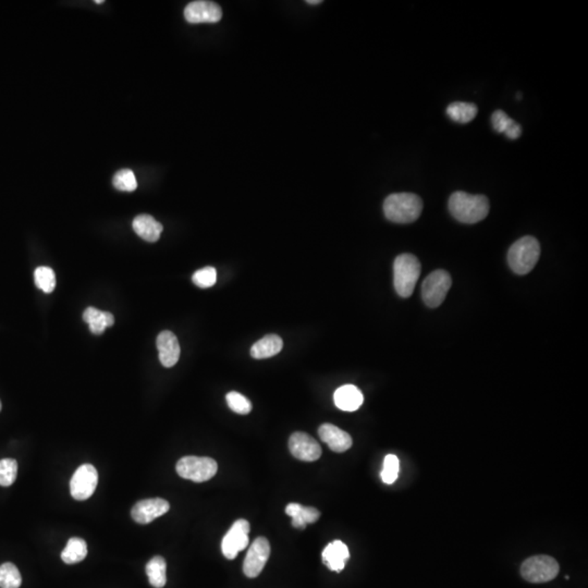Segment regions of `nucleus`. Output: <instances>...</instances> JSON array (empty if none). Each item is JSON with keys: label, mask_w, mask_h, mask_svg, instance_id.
<instances>
[{"label": "nucleus", "mask_w": 588, "mask_h": 588, "mask_svg": "<svg viewBox=\"0 0 588 588\" xmlns=\"http://www.w3.org/2000/svg\"><path fill=\"white\" fill-rule=\"evenodd\" d=\"M449 211L457 220L463 224H476L488 216L489 201L484 195H472L457 191L450 196Z\"/></svg>", "instance_id": "1"}, {"label": "nucleus", "mask_w": 588, "mask_h": 588, "mask_svg": "<svg viewBox=\"0 0 588 588\" xmlns=\"http://www.w3.org/2000/svg\"><path fill=\"white\" fill-rule=\"evenodd\" d=\"M423 201L413 193H395L388 196L384 202L386 218L395 224H411L420 218Z\"/></svg>", "instance_id": "2"}, {"label": "nucleus", "mask_w": 588, "mask_h": 588, "mask_svg": "<svg viewBox=\"0 0 588 588\" xmlns=\"http://www.w3.org/2000/svg\"><path fill=\"white\" fill-rule=\"evenodd\" d=\"M541 256V245L534 236H523L511 245L508 263L513 272L526 275L533 270Z\"/></svg>", "instance_id": "3"}, {"label": "nucleus", "mask_w": 588, "mask_h": 588, "mask_svg": "<svg viewBox=\"0 0 588 588\" xmlns=\"http://www.w3.org/2000/svg\"><path fill=\"white\" fill-rule=\"evenodd\" d=\"M420 276V263L412 254H401L393 263V284L400 297H411Z\"/></svg>", "instance_id": "4"}, {"label": "nucleus", "mask_w": 588, "mask_h": 588, "mask_svg": "<svg viewBox=\"0 0 588 588\" xmlns=\"http://www.w3.org/2000/svg\"><path fill=\"white\" fill-rule=\"evenodd\" d=\"M177 473L184 480L203 483L216 475L218 464L211 457H184L177 463Z\"/></svg>", "instance_id": "5"}, {"label": "nucleus", "mask_w": 588, "mask_h": 588, "mask_svg": "<svg viewBox=\"0 0 588 588\" xmlns=\"http://www.w3.org/2000/svg\"><path fill=\"white\" fill-rule=\"evenodd\" d=\"M558 562L550 555H534L523 562L521 575L530 583H547L558 575Z\"/></svg>", "instance_id": "6"}, {"label": "nucleus", "mask_w": 588, "mask_h": 588, "mask_svg": "<svg viewBox=\"0 0 588 588\" xmlns=\"http://www.w3.org/2000/svg\"><path fill=\"white\" fill-rule=\"evenodd\" d=\"M450 275L443 269H438L425 278L422 286V297L425 304L435 309L445 301L451 288Z\"/></svg>", "instance_id": "7"}, {"label": "nucleus", "mask_w": 588, "mask_h": 588, "mask_svg": "<svg viewBox=\"0 0 588 588\" xmlns=\"http://www.w3.org/2000/svg\"><path fill=\"white\" fill-rule=\"evenodd\" d=\"M98 484V473L92 464L81 465L73 474L70 482V491L76 500H86L95 493Z\"/></svg>", "instance_id": "8"}, {"label": "nucleus", "mask_w": 588, "mask_h": 588, "mask_svg": "<svg viewBox=\"0 0 588 588\" xmlns=\"http://www.w3.org/2000/svg\"><path fill=\"white\" fill-rule=\"evenodd\" d=\"M250 524L247 520L240 518L232 524L222 543V551L229 560H234L240 551L249 546Z\"/></svg>", "instance_id": "9"}, {"label": "nucleus", "mask_w": 588, "mask_h": 588, "mask_svg": "<svg viewBox=\"0 0 588 588\" xmlns=\"http://www.w3.org/2000/svg\"><path fill=\"white\" fill-rule=\"evenodd\" d=\"M270 555V545L265 537H257L247 551L243 563V572L247 578H254L261 573Z\"/></svg>", "instance_id": "10"}, {"label": "nucleus", "mask_w": 588, "mask_h": 588, "mask_svg": "<svg viewBox=\"0 0 588 588\" xmlns=\"http://www.w3.org/2000/svg\"><path fill=\"white\" fill-rule=\"evenodd\" d=\"M289 449L291 455L305 462H314L322 457V448L314 438L307 432H297L292 434L289 439Z\"/></svg>", "instance_id": "11"}, {"label": "nucleus", "mask_w": 588, "mask_h": 588, "mask_svg": "<svg viewBox=\"0 0 588 588\" xmlns=\"http://www.w3.org/2000/svg\"><path fill=\"white\" fill-rule=\"evenodd\" d=\"M170 505L161 498H152L138 501L133 505L131 516L138 524H149L168 512Z\"/></svg>", "instance_id": "12"}, {"label": "nucleus", "mask_w": 588, "mask_h": 588, "mask_svg": "<svg viewBox=\"0 0 588 588\" xmlns=\"http://www.w3.org/2000/svg\"><path fill=\"white\" fill-rule=\"evenodd\" d=\"M184 18L189 23H216L222 18V8L205 0L193 1L184 9Z\"/></svg>", "instance_id": "13"}, {"label": "nucleus", "mask_w": 588, "mask_h": 588, "mask_svg": "<svg viewBox=\"0 0 588 588\" xmlns=\"http://www.w3.org/2000/svg\"><path fill=\"white\" fill-rule=\"evenodd\" d=\"M156 345L161 365L165 367L174 366L181 352L176 334L169 330L161 332L157 337Z\"/></svg>", "instance_id": "14"}, {"label": "nucleus", "mask_w": 588, "mask_h": 588, "mask_svg": "<svg viewBox=\"0 0 588 588\" xmlns=\"http://www.w3.org/2000/svg\"><path fill=\"white\" fill-rule=\"evenodd\" d=\"M320 439L334 452H345L352 447V438L345 430L332 424H322L318 428Z\"/></svg>", "instance_id": "15"}, {"label": "nucleus", "mask_w": 588, "mask_h": 588, "mask_svg": "<svg viewBox=\"0 0 588 588\" xmlns=\"http://www.w3.org/2000/svg\"><path fill=\"white\" fill-rule=\"evenodd\" d=\"M334 405L338 409L347 412L359 410L364 402V397L359 388L353 385H345L338 388L334 392Z\"/></svg>", "instance_id": "16"}, {"label": "nucleus", "mask_w": 588, "mask_h": 588, "mask_svg": "<svg viewBox=\"0 0 588 588\" xmlns=\"http://www.w3.org/2000/svg\"><path fill=\"white\" fill-rule=\"evenodd\" d=\"M350 553L345 544L341 541H334L326 546L322 551V561L328 568L334 572H340L345 569V562L349 560Z\"/></svg>", "instance_id": "17"}, {"label": "nucleus", "mask_w": 588, "mask_h": 588, "mask_svg": "<svg viewBox=\"0 0 588 588\" xmlns=\"http://www.w3.org/2000/svg\"><path fill=\"white\" fill-rule=\"evenodd\" d=\"M133 230L147 242H156L161 238L163 226L151 215H138L133 220Z\"/></svg>", "instance_id": "18"}, {"label": "nucleus", "mask_w": 588, "mask_h": 588, "mask_svg": "<svg viewBox=\"0 0 588 588\" xmlns=\"http://www.w3.org/2000/svg\"><path fill=\"white\" fill-rule=\"evenodd\" d=\"M286 513L292 518V525L300 530H304L307 524H313L320 518V512L311 507H303L299 503H290L286 508Z\"/></svg>", "instance_id": "19"}, {"label": "nucleus", "mask_w": 588, "mask_h": 588, "mask_svg": "<svg viewBox=\"0 0 588 588\" xmlns=\"http://www.w3.org/2000/svg\"><path fill=\"white\" fill-rule=\"evenodd\" d=\"M284 347V341L277 334H267L253 345L251 355L254 359H268L278 354Z\"/></svg>", "instance_id": "20"}, {"label": "nucleus", "mask_w": 588, "mask_h": 588, "mask_svg": "<svg viewBox=\"0 0 588 588\" xmlns=\"http://www.w3.org/2000/svg\"><path fill=\"white\" fill-rule=\"evenodd\" d=\"M84 322H88L92 334H101L107 327L113 326L115 317L111 313L103 312L95 307H88L83 313Z\"/></svg>", "instance_id": "21"}, {"label": "nucleus", "mask_w": 588, "mask_h": 588, "mask_svg": "<svg viewBox=\"0 0 588 588\" xmlns=\"http://www.w3.org/2000/svg\"><path fill=\"white\" fill-rule=\"evenodd\" d=\"M167 564L163 557H154L146 564V574L149 584L155 588H163L167 583Z\"/></svg>", "instance_id": "22"}, {"label": "nucleus", "mask_w": 588, "mask_h": 588, "mask_svg": "<svg viewBox=\"0 0 588 588\" xmlns=\"http://www.w3.org/2000/svg\"><path fill=\"white\" fill-rule=\"evenodd\" d=\"M86 555H88V545L85 541L81 538L73 537L69 539L65 548L61 553V559L67 564H76L83 561Z\"/></svg>", "instance_id": "23"}, {"label": "nucleus", "mask_w": 588, "mask_h": 588, "mask_svg": "<svg viewBox=\"0 0 588 588\" xmlns=\"http://www.w3.org/2000/svg\"><path fill=\"white\" fill-rule=\"evenodd\" d=\"M477 106L472 103L455 101L448 106L447 115L455 122L459 124H468L474 120L477 115Z\"/></svg>", "instance_id": "24"}, {"label": "nucleus", "mask_w": 588, "mask_h": 588, "mask_svg": "<svg viewBox=\"0 0 588 588\" xmlns=\"http://www.w3.org/2000/svg\"><path fill=\"white\" fill-rule=\"evenodd\" d=\"M22 584L20 571L13 563L0 566V588H19Z\"/></svg>", "instance_id": "25"}, {"label": "nucleus", "mask_w": 588, "mask_h": 588, "mask_svg": "<svg viewBox=\"0 0 588 588\" xmlns=\"http://www.w3.org/2000/svg\"><path fill=\"white\" fill-rule=\"evenodd\" d=\"M34 280L36 287L45 293H51L55 290L56 276L51 267H38L34 272Z\"/></svg>", "instance_id": "26"}, {"label": "nucleus", "mask_w": 588, "mask_h": 588, "mask_svg": "<svg viewBox=\"0 0 588 588\" xmlns=\"http://www.w3.org/2000/svg\"><path fill=\"white\" fill-rule=\"evenodd\" d=\"M113 184L117 190L124 192H133L138 188L136 174L130 169L119 170L113 179Z\"/></svg>", "instance_id": "27"}, {"label": "nucleus", "mask_w": 588, "mask_h": 588, "mask_svg": "<svg viewBox=\"0 0 588 588\" xmlns=\"http://www.w3.org/2000/svg\"><path fill=\"white\" fill-rule=\"evenodd\" d=\"M18 475V463L13 459L0 461V486L9 487L15 482Z\"/></svg>", "instance_id": "28"}, {"label": "nucleus", "mask_w": 588, "mask_h": 588, "mask_svg": "<svg viewBox=\"0 0 588 588\" xmlns=\"http://www.w3.org/2000/svg\"><path fill=\"white\" fill-rule=\"evenodd\" d=\"M226 400L228 407L236 414L247 415L252 411L251 401L239 392H229Z\"/></svg>", "instance_id": "29"}, {"label": "nucleus", "mask_w": 588, "mask_h": 588, "mask_svg": "<svg viewBox=\"0 0 588 588\" xmlns=\"http://www.w3.org/2000/svg\"><path fill=\"white\" fill-rule=\"evenodd\" d=\"M399 459L395 455H388L384 460V468L380 474L382 482L388 485L395 483L399 475Z\"/></svg>", "instance_id": "30"}, {"label": "nucleus", "mask_w": 588, "mask_h": 588, "mask_svg": "<svg viewBox=\"0 0 588 588\" xmlns=\"http://www.w3.org/2000/svg\"><path fill=\"white\" fill-rule=\"evenodd\" d=\"M192 281L197 287L203 288V289L213 287L217 281L216 269L214 267H204L199 269L192 277Z\"/></svg>", "instance_id": "31"}, {"label": "nucleus", "mask_w": 588, "mask_h": 588, "mask_svg": "<svg viewBox=\"0 0 588 588\" xmlns=\"http://www.w3.org/2000/svg\"><path fill=\"white\" fill-rule=\"evenodd\" d=\"M513 121L514 120L503 111H496L491 116V124L498 133H505Z\"/></svg>", "instance_id": "32"}, {"label": "nucleus", "mask_w": 588, "mask_h": 588, "mask_svg": "<svg viewBox=\"0 0 588 588\" xmlns=\"http://www.w3.org/2000/svg\"><path fill=\"white\" fill-rule=\"evenodd\" d=\"M505 134L507 138H511V140H516L522 134V128H521L520 124H516V121H513L510 126L505 131Z\"/></svg>", "instance_id": "33"}, {"label": "nucleus", "mask_w": 588, "mask_h": 588, "mask_svg": "<svg viewBox=\"0 0 588 588\" xmlns=\"http://www.w3.org/2000/svg\"><path fill=\"white\" fill-rule=\"evenodd\" d=\"M307 3H309V5H316V3H322V1L320 0H315V1L311 0V1H307Z\"/></svg>", "instance_id": "34"}, {"label": "nucleus", "mask_w": 588, "mask_h": 588, "mask_svg": "<svg viewBox=\"0 0 588 588\" xmlns=\"http://www.w3.org/2000/svg\"><path fill=\"white\" fill-rule=\"evenodd\" d=\"M104 3V1H101H101H95V3H98V5H101V3Z\"/></svg>", "instance_id": "35"}, {"label": "nucleus", "mask_w": 588, "mask_h": 588, "mask_svg": "<svg viewBox=\"0 0 588 588\" xmlns=\"http://www.w3.org/2000/svg\"><path fill=\"white\" fill-rule=\"evenodd\" d=\"M0 411H1V402H0Z\"/></svg>", "instance_id": "36"}]
</instances>
